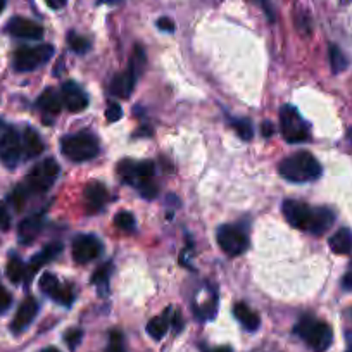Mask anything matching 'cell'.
<instances>
[{
    "instance_id": "21",
    "label": "cell",
    "mask_w": 352,
    "mask_h": 352,
    "mask_svg": "<svg viewBox=\"0 0 352 352\" xmlns=\"http://www.w3.org/2000/svg\"><path fill=\"white\" fill-rule=\"evenodd\" d=\"M233 314H235L236 320L240 321V324H242L243 328H247L249 331H254L259 328L261 324L259 316H257V314L254 313L247 304L236 302L235 306H233Z\"/></svg>"
},
{
    "instance_id": "8",
    "label": "cell",
    "mask_w": 352,
    "mask_h": 352,
    "mask_svg": "<svg viewBox=\"0 0 352 352\" xmlns=\"http://www.w3.org/2000/svg\"><path fill=\"white\" fill-rule=\"evenodd\" d=\"M218 243L223 249V252L228 254V256L235 257L240 256L247 250L249 247V239H247L245 233L240 228L232 225H223L218 230Z\"/></svg>"
},
{
    "instance_id": "37",
    "label": "cell",
    "mask_w": 352,
    "mask_h": 352,
    "mask_svg": "<svg viewBox=\"0 0 352 352\" xmlns=\"http://www.w3.org/2000/svg\"><path fill=\"white\" fill-rule=\"evenodd\" d=\"M9 226H11V216H9L8 208L4 204H0V230L6 232V230H9Z\"/></svg>"
},
{
    "instance_id": "5",
    "label": "cell",
    "mask_w": 352,
    "mask_h": 352,
    "mask_svg": "<svg viewBox=\"0 0 352 352\" xmlns=\"http://www.w3.org/2000/svg\"><path fill=\"white\" fill-rule=\"evenodd\" d=\"M280 130L289 144H300L309 138V124L294 106H283L280 111Z\"/></svg>"
},
{
    "instance_id": "6",
    "label": "cell",
    "mask_w": 352,
    "mask_h": 352,
    "mask_svg": "<svg viewBox=\"0 0 352 352\" xmlns=\"http://www.w3.org/2000/svg\"><path fill=\"white\" fill-rule=\"evenodd\" d=\"M54 56V47L42 43L36 47H19L14 52V67L18 71H33L45 64Z\"/></svg>"
},
{
    "instance_id": "7",
    "label": "cell",
    "mask_w": 352,
    "mask_h": 352,
    "mask_svg": "<svg viewBox=\"0 0 352 352\" xmlns=\"http://www.w3.org/2000/svg\"><path fill=\"white\" fill-rule=\"evenodd\" d=\"M57 176H59V164L54 159H43L42 162H38L30 171L28 188L33 192H38V194H43L56 184Z\"/></svg>"
},
{
    "instance_id": "33",
    "label": "cell",
    "mask_w": 352,
    "mask_h": 352,
    "mask_svg": "<svg viewBox=\"0 0 352 352\" xmlns=\"http://www.w3.org/2000/svg\"><path fill=\"white\" fill-rule=\"evenodd\" d=\"M121 116H123V109H121L120 104H109V107L106 111V120L109 123H116Z\"/></svg>"
},
{
    "instance_id": "14",
    "label": "cell",
    "mask_w": 352,
    "mask_h": 352,
    "mask_svg": "<svg viewBox=\"0 0 352 352\" xmlns=\"http://www.w3.org/2000/svg\"><path fill=\"white\" fill-rule=\"evenodd\" d=\"M60 97H63V104L66 106L67 111L71 113H80V111L87 109L88 106V97L87 94L78 87L73 81H66L60 88Z\"/></svg>"
},
{
    "instance_id": "34",
    "label": "cell",
    "mask_w": 352,
    "mask_h": 352,
    "mask_svg": "<svg viewBox=\"0 0 352 352\" xmlns=\"http://www.w3.org/2000/svg\"><path fill=\"white\" fill-rule=\"evenodd\" d=\"M81 337H83V331L76 330V328H74V330L67 331L66 337H64V338H66V342H67V345H69L71 351H74V349H76V345L81 342Z\"/></svg>"
},
{
    "instance_id": "1",
    "label": "cell",
    "mask_w": 352,
    "mask_h": 352,
    "mask_svg": "<svg viewBox=\"0 0 352 352\" xmlns=\"http://www.w3.org/2000/svg\"><path fill=\"white\" fill-rule=\"evenodd\" d=\"M120 178L126 185L137 188L144 199H154L157 195V185L154 182L155 166L152 161H131L124 159L118 164Z\"/></svg>"
},
{
    "instance_id": "10",
    "label": "cell",
    "mask_w": 352,
    "mask_h": 352,
    "mask_svg": "<svg viewBox=\"0 0 352 352\" xmlns=\"http://www.w3.org/2000/svg\"><path fill=\"white\" fill-rule=\"evenodd\" d=\"M40 289H42L43 294L52 297L56 302L63 304V306H71L74 300V294L71 287L63 285L52 273H43L42 278H40Z\"/></svg>"
},
{
    "instance_id": "29",
    "label": "cell",
    "mask_w": 352,
    "mask_h": 352,
    "mask_svg": "<svg viewBox=\"0 0 352 352\" xmlns=\"http://www.w3.org/2000/svg\"><path fill=\"white\" fill-rule=\"evenodd\" d=\"M67 43H69V47L76 54H85L88 49H90V42H88L85 36L76 35L74 32H71L69 35H67Z\"/></svg>"
},
{
    "instance_id": "17",
    "label": "cell",
    "mask_w": 352,
    "mask_h": 352,
    "mask_svg": "<svg viewBox=\"0 0 352 352\" xmlns=\"http://www.w3.org/2000/svg\"><path fill=\"white\" fill-rule=\"evenodd\" d=\"M137 78L138 76L131 69L116 74L109 85L111 94L116 97H121V99H128L131 96V92H133L135 85H137Z\"/></svg>"
},
{
    "instance_id": "39",
    "label": "cell",
    "mask_w": 352,
    "mask_h": 352,
    "mask_svg": "<svg viewBox=\"0 0 352 352\" xmlns=\"http://www.w3.org/2000/svg\"><path fill=\"white\" fill-rule=\"evenodd\" d=\"M257 4L261 6V8H263V11L266 12V16H268V19L270 21H275V12H273V8H272V4H270V0H256Z\"/></svg>"
},
{
    "instance_id": "48",
    "label": "cell",
    "mask_w": 352,
    "mask_h": 352,
    "mask_svg": "<svg viewBox=\"0 0 352 352\" xmlns=\"http://www.w3.org/2000/svg\"><path fill=\"white\" fill-rule=\"evenodd\" d=\"M347 140L351 142V144H352V128H351V130L347 131Z\"/></svg>"
},
{
    "instance_id": "16",
    "label": "cell",
    "mask_w": 352,
    "mask_h": 352,
    "mask_svg": "<svg viewBox=\"0 0 352 352\" xmlns=\"http://www.w3.org/2000/svg\"><path fill=\"white\" fill-rule=\"evenodd\" d=\"M36 313H38V302H36L33 297H28V299L23 300V304L19 306L18 313H16L14 321H12L11 328L12 331L19 333V331L26 330L30 327L33 320H35Z\"/></svg>"
},
{
    "instance_id": "49",
    "label": "cell",
    "mask_w": 352,
    "mask_h": 352,
    "mask_svg": "<svg viewBox=\"0 0 352 352\" xmlns=\"http://www.w3.org/2000/svg\"><path fill=\"white\" fill-rule=\"evenodd\" d=\"M342 2H347V0H342Z\"/></svg>"
},
{
    "instance_id": "15",
    "label": "cell",
    "mask_w": 352,
    "mask_h": 352,
    "mask_svg": "<svg viewBox=\"0 0 352 352\" xmlns=\"http://www.w3.org/2000/svg\"><path fill=\"white\" fill-rule=\"evenodd\" d=\"M60 252H63V245H60V243H49L47 247H43V249L40 250L36 256H33V259L30 261V266L26 268L25 278L32 280L40 268H43L45 264H49L50 261L56 259Z\"/></svg>"
},
{
    "instance_id": "28",
    "label": "cell",
    "mask_w": 352,
    "mask_h": 352,
    "mask_svg": "<svg viewBox=\"0 0 352 352\" xmlns=\"http://www.w3.org/2000/svg\"><path fill=\"white\" fill-rule=\"evenodd\" d=\"M230 124H232L233 130L239 133V137L242 138V140H250V138H252L254 128L249 120H243V118L236 120V118H232V120H230Z\"/></svg>"
},
{
    "instance_id": "22",
    "label": "cell",
    "mask_w": 352,
    "mask_h": 352,
    "mask_svg": "<svg viewBox=\"0 0 352 352\" xmlns=\"http://www.w3.org/2000/svg\"><path fill=\"white\" fill-rule=\"evenodd\" d=\"M23 152H25V157L32 159L36 157L43 152V142L40 138V135L36 133L33 128H26L25 135H23Z\"/></svg>"
},
{
    "instance_id": "20",
    "label": "cell",
    "mask_w": 352,
    "mask_h": 352,
    "mask_svg": "<svg viewBox=\"0 0 352 352\" xmlns=\"http://www.w3.org/2000/svg\"><path fill=\"white\" fill-rule=\"evenodd\" d=\"M36 106L40 107L43 114H45V123H50V118L56 116L60 113V107H63V99L59 97V94L54 90V88H47L45 92L38 97V102Z\"/></svg>"
},
{
    "instance_id": "12",
    "label": "cell",
    "mask_w": 352,
    "mask_h": 352,
    "mask_svg": "<svg viewBox=\"0 0 352 352\" xmlns=\"http://www.w3.org/2000/svg\"><path fill=\"white\" fill-rule=\"evenodd\" d=\"M282 209H283V216H285L290 226L307 232L311 216H313V208H309V206L304 204V202L289 199V201L283 202Z\"/></svg>"
},
{
    "instance_id": "11",
    "label": "cell",
    "mask_w": 352,
    "mask_h": 352,
    "mask_svg": "<svg viewBox=\"0 0 352 352\" xmlns=\"http://www.w3.org/2000/svg\"><path fill=\"white\" fill-rule=\"evenodd\" d=\"M102 254V243L94 235H80L73 242V257L76 263H90Z\"/></svg>"
},
{
    "instance_id": "18",
    "label": "cell",
    "mask_w": 352,
    "mask_h": 352,
    "mask_svg": "<svg viewBox=\"0 0 352 352\" xmlns=\"http://www.w3.org/2000/svg\"><path fill=\"white\" fill-rule=\"evenodd\" d=\"M107 201V188L99 182H92L85 187V202L88 212H99Z\"/></svg>"
},
{
    "instance_id": "46",
    "label": "cell",
    "mask_w": 352,
    "mask_h": 352,
    "mask_svg": "<svg viewBox=\"0 0 352 352\" xmlns=\"http://www.w3.org/2000/svg\"><path fill=\"white\" fill-rule=\"evenodd\" d=\"M42 352H60L59 349H56V347H47V349H43Z\"/></svg>"
},
{
    "instance_id": "42",
    "label": "cell",
    "mask_w": 352,
    "mask_h": 352,
    "mask_svg": "<svg viewBox=\"0 0 352 352\" xmlns=\"http://www.w3.org/2000/svg\"><path fill=\"white\" fill-rule=\"evenodd\" d=\"M273 131H275V126H273L272 121H264V123H263V135H264V137H272Z\"/></svg>"
},
{
    "instance_id": "30",
    "label": "cell",
    "mask_w": 352,
    "mask_h": 352,
    "mask_svg": "<svg viewBox=\"0 0 352 352\" xmlns=\"http://www.w3.org/2000/svg\"><path fill=\"white\" fill-rule=\"evenodd\" d=\"M114 225H116L118 228L124 230V232H131V230L135 228L133 214H131V212H128V211L118 212L116 218H114Z\"/></svg>"
},
{
    "instance_id": "26",
    "label": "cell",
    "mask_w": 352,
    "mask_h": 352,
    "mask_svg": "<svg viewBox=\"0 0 352 352\" xmlns=\"http://www.w3.org/2000/svg\"><path fill=\"white\" fill-rule=\"evenodd\" d=\"M8 276L12 283H19L26 276V268L18 256H11L8 263Z\"/></svg>"
},
{
    "instance_id": "31",
    "label": "cell",
    "mask_w": 352,
    "mask_h": 352,
    "mask_svg": "<svg viewBox=\"0 0 352 352\" xmlns=\"http://www.w3.org/2000/svg\"><path fill=\"white\" fill-rule=\"evenodd\" d=\"M144 66H145V54H144V49H142L140 45L135 47L133 50V56H131V63H130V69L133 71L135 74H140L142 71H144Z\"/></svg>"
},
{
    "instance_id": "36",
    "label": "cell",
    "mask_w": 352,
    "mask_h": 352,
    "mask_svg": "<svg viewBox=\"0 0 352 352\" xmlns=\"http://www.w3.org/2000/svg\"><path fill=\"white\" fill-rule=\"evenodd\" d=\"M11 201H12V204H14L16 209H21L23 204H25V201H26L25 188H23V187L16 188L14 194H12V197H11Z\"/></svg>"
},
{
    "instance_id": "9",
    "label": "cell",
    "mask_w": 352,
    "mask_h": 352,
    "mask_svg": "<svg viewBox=\"0 0 352 352\" xmlns=\"http://www.w3.org/2000/svg\"><path fill=\"white\" fill-rule=\"evenodd\" d=\"M23 155V144L18 131L12 126L4 128L0 135V161L8 168H16Z\"/></svg>"
},
{
    "instance_id": "23",
    "label": "cell",
    "mask_w": 352,
    "mask_h": 352,
    "mask_svg": "<svg viewBox=\"0 0 352 352\" xmlns=\"http://www.w3.org/2000/svg\"><path fill=\"white\" fill-rule=\"evenodd\" d=\"M328 243H330V249L335 254L345 256V254H349L352 250V232L347 228H340L330 236Z\"/></svg>"
},
{
    "instance_id": "38",
    "label": "cell",
    "mask_w": 352,
    "mask_h": 352,
    "mask_svg": "<svg viewBox=\"0 0 352 352\" xmlns=\"http://www.w3.org/2000/svg\"><path fill=\"white\" fill-rule=\"evenodd\" d=\"M11 302H12L11 294H9L4 287H0V313H4V311L11 306Z\"/></svg>"
},
{
    "instance_id": "2",
    "label": "cell",
    "mask_w": 352,
    "mask_h": 352,
    "mask_svg": "<svg viewBox=\"0 0 352 352\" xmlns=\"http://www.w3.org/2000/svg\"><path fill=\"white\" fill-rule=\"evenodd\" d=\"M280 175L294 184L318 180L321 175V166L309 152H296L280 162Z\"/></svg>"
},
{
    "instance_id": "13",
    "label": "cell",
    "mask_w": 352,
    "mask_h": 352,
    "mask_svg": "<svg viewBox=\"0 0 352 352\" xmlns=\"http://www.w3.org/2000/svg\"><path fill=\"white\" fill-rule=\"evenodd\" d=\"M8 32L16 38H26V40H40L43 36V28L38 23L32 21L26 18H12L8 23Z\"/></svg>"
},
{
    "instance_id": "32",
    "label": "cell",
    "mask_w": 352,
    "mask_h": 352,
    "mask_svg": "<svg viewBox=\"0 0 352 352\" xmlns=\"http://www.w3.org/2000/svg\"><path fill=\"white\" fill-rule=\"evenodd\" d=\"M109 276H111V264H102V266L94 273L92 283H96V285H99L100 289H104V287L109 283Z\"/></svg>"
},
{
    "instance_id": "4",
    "label": "cell",
    "mask_w": 352,
    "mask_h": 352,
    "mask_svg": "<svg viewBox=\"0 0 352 352\" xmlns=\"http://www.w3.org/2000/svg\"><path fill=\"white\" fill-rule=\"evenodd\" d=\"M63 154L74 162H85L96 157L99 154V140L96 135L88 131H80L66 137L60 144Z\"/></svg>"
},
{
    "instance_id": "35",
    "label": "cell",
    "mask_w": 352,
    "mask_h": 352,
    "mask_svg": "<svg viewBox=\"0 0 352 352\" xmlns=\"http://www.w3.org/2000/svg\"><path fill=\"white\" fill-rule=\"evenodd\" d=\"M107 352H124L123 337H121L118 331H113V333H111V344H109V349H107Z\"/></svg>"
},
{
    "instance_id": "40",
    "label": "cell",
    "mask_w": 352,
    "mask_h": 352,
    "mask_svg": "<svg viewBox=\"0 0 352 352\" xmlns=\"http://www.w3.org/2000/svg\"><path fill=\"white\" fill-rule=\"evenodd\" d=\"M157 26H159V30H162V32H168V33L175 32V23H173L169 18H161V19H159Z\"/></svg>"
},
{
    "instance_id": "43",
    "label": "cell",
    "mask_w": 352,
    "mask_h": 352,
    "mask_svg": "<svg viewBox=\"0 0 352 352\" xmlns=\"http://www.w3.org/2000/svg\"><path fill=\"white\" fill-rule=\"evenodd\" d=\"M342 285H344L345 290H352V268L349 270L347 275L344 276V280H342Z\"/></svg>"
},
{
    "instance_id": "24",
    "label": "cell",
    "mask_w": 352,
    "mask_h": 352,
    "mask_svg": "<svg viewBox=\"0 0 352 352\" xmlns=\"http://www.w3.org/2000/svg\"><path fill=\"white\" fill-rule=\"evenodd\" d=\"M42 230V216H32V218L23 219L19 225V240L30 243Z\"/></svg>"
},
{
    "instance_id": "45",
    "label": "cell",
    "mask_w": 352,
    "mask_h": 352,
    "mask_svg": "<svg viewBox=\"0 0 352 352\" xmlns=\"http://www.w3.org/2000/svg\"><path fill=\"white\" fill-rule=\"evenodd\" d=\"M211 352H232V349H230V347H226V345H225V347H218V349H212V351Z\"/></svg>"
},
{
    "instance_id": "25",
    "label": "cell",
    "mask_w": 352,
    "mask_h": 352,
    "mask_svg": "<svg viewBox=\"0 0 352 352\" xmlns=\"http://www.w3.org/2000/svg\"><path fill=\"white\" fill-rule=\"evenodd\" d=\"M168 328H169V320H168V314H162V316H155L148 321L147 324V331L152 338L155 340H161L166 333H168Z\"/></svg>"
},
{
    "instance_id": "19",
    "label": "cell",
    "mask_w": 352,
    "mask_h": 352,
    "mask_svg": "<svg viewBox=\"0 0 352 352\" xmlns=\"http://www.w3.org/2000/svg\"><path fill=\"white\" fill-rule=\"evenodd\" d=\"M335 221V214L328 208H314L313 216H311L309 226H307V232L313 233V235H323L324 232L331 228Z\"/></svg>"
},
{
    "instance_id": "47",
    "label": "cell",
    "mask_w": 352,
    "mask_h": 352,
    "mask_svg": "<svg viewBox=\"0 0 352 352\" xmlns=\"http://www.w3.org/2000/svg\"><path fill=\"white\" fill-rule=\"evenodd\" d=\"M4 9H6V0H0V14H2Z\"/></svg>"
},
{
    "instance_id": "27",
    "label": "cell",
    "mask_w": 352,
    "mask_h": 352,
    "mask_svg": "<svg viewBox=\"0 0 352 352\" xmlns=\"http://www.w3.org/2000/svg\"><path fill=\"white\" fill-rule=\"evenodd\" d=\"M330 66L335 74L342 73V71L347 69L349 66V59L337 45H330Z\"/></svg>"
},
{
    "instance_id": "44",
    "label": "cell",
    "mask_w": 352,
    "mask_h": 352,
    "mask_svg": "<svg viewBox=\"0 0 352 352\" xmlns=\"http://www.w3.org/2000/svg\"><path fill=\"white\" fill-rule=\"evenodd\" d=\"M100 4H120L123 0H99Z\"/></svg>"
},
{
    "instance_id": "3",
    "label": "cell",
    "mask_w": 352,
    "mask_h": 352,
    "mask_svg": "<svg viewBox=\"0 0 352 352\" xmlns=\"http://www.w3.org/2000/svg\"><path fill=\"white\" fill-rule=\"evenodd\" d=\"M296 333L300 335L314 352H324L333 340V331H331L330 324L314 320L311 316L302 318L297 323Z\"/></svg>"
},
{
    "instance_id": "41",
    "label": "cell",
    "mask_w": 352,
    "mask_h": 352,
    "mask_svg": "<svg viewBox=\"0 0 352 352\" xmlns=\"http://www.w3.org/2000/svg\"><path fill=\"white\" fill-rule=\"evenodd\" d=\"M45 4L49 6L50 9H56V11H59V9H63L64 6L67 4V0H45Z\"/></svg>"
}]
</instances>
